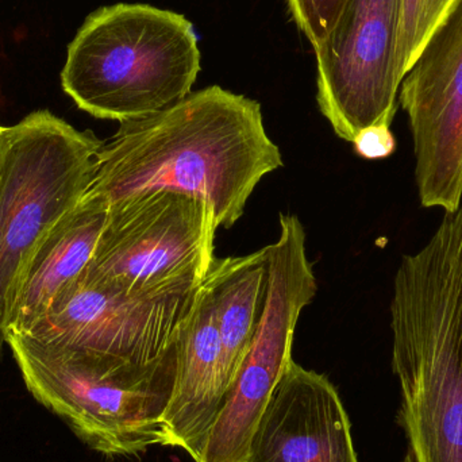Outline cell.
<instances>
[{"label":"cell","mask_w":462,"mask_h":462,"mask_svg":"<svg viewBox=\"0 0 462 462\" xmlns=\"http://www.w3.org/2000/svg\"><path fill=\"white\" fill-rule=\"evenodd\" d=\"M282 165L260 103L213 86L121 122L103 141L87 195L108 208L143 192H181L206 200L218 226L230 229L257 184Z\"/></svg>","instance_id":"6da1fadb"},{"label":"cell","mask_w":462,"mask_h":462,"mask_svg":"<svg viewBox=\"0 0 462 462\" xmlns=\"http://www.w3.org/2000/svg\"><path fill=\"white\" fill-rule=\"evenodd\" d=\"M396 423L415 462H462V203L403 255L391 301Z\"/></svg>","instance_id":"7a4b0ae2"},{"label":"cell","mask_w":462,"mask_h":462,"mask_svg":"<svg viewBox=\"0 0 462 462\" xmlns=\"http://www.w3.org/2000/svg\"><path fill=\"white\" fill-rule=\"evenodd\" d=\"M32 398L62 420L89 449L130 457L165 447L164 415L178 371V337L148 364L43 344L8 333Z\"/></svg>","instance_id":"3957f363"},{"label":"cell","mask_w":462,"mask_h":462,"mask_svg":"<svg viewBox=\"0 0 462 462\" xmlns=\"http://www.w3.org/2000/svg\"><path fill=\"white\" fill-rule=\"evenodd\" d=\"M199 72L198 35L186 16L119 3L87 16L68 46L61 87L80 110L121 124L180 102Z\"/></svg>","instance_id":"277c9868"},{"label":"cell","mask_w":462,"mask_h":462,"mask_svg":"<svg viewBox=\"0 0 462 462\" xmlns=\"http://www.w3.org/2000/svg\"><path fill=\"white\" fill-rule=\"evenodd\" d=\"M49 110L7 127L0 165V360L5 323L22 271L49 230L80 203L102 148Z\"/></svg>","instance_id":"5b68a950"},{"label":"cell","mask_w":462,"mask_h":462,"mask_svg":"<svg viewBox=\"0 0 462 462\" xmlns=\"http://www.w3.org/2000/svg\"><path fill=\"white\" fill-rule=\"evenodd\" d=\"M216 214L206 200L151 191L116 200L86 274L129 292L197 287L210 271Z\"/></svg>","instance_id":"8992f818"},{"label":"cell","mask_w":462,"mask_h":462,"mask_svg":"<svg viewBox=\"0 0 462 462\" xmlns=\"http://www.w3.org/2000/svg\"><path fill=\"white\" fill-rule=\"evenodd\" d=\"M317 292L303 225L282 213L279 238L268 245V288L257 331L197 462L246 460L255 426L292 361L299 317Z\"/></svg>","instance_id":"52a82bcc"},{"label":"cell","mask_w":462,"mask_h":462,"mask_svg":"<svg viewBox=\"0 0 462 462\" xmlns=\"http://www.w3.org/2000/svg\"><path fill=\"white\" fill-rule=\"evenodd\" d=\"M402 24L403 0H347L314 49L318 106L346 143L365 127L393 124L404 78Z\"/></svg>","instance_id":"ba28073f"},{"label":"cell","mask_w":462,"mask_h":462,"mask_svg":"<svg viewBox=\"0 0 462 462\" xmlns=\"http://www.w3.org/2000/svg\"><path fill=\"white\" fill-rule=\"evenodd\" d=\"M198 287L129 292L84 272L23 336L135 364L152 363L176 341Z\"/></svg>","instance_id":"9c48e42d"},{"label":"cell","mask_w":462,"mask_h":462,"mask_svg":"<svg viewBox=\"0 0 462 462\" xmlns=\"http://www.w3.org/2000/svg\"><path fill=\"white\" fill-rule=\"evenodd\" d=\"M398 100L409 116L420 205L453 213L462 203V0L404 75Z\"/></svg>","instance_id":"30bf717a"},{"label":"cell","mask_w":462,"mask_h":462,"mask_svg":"<svg viewBox=\"0 0 462 462\" xmlns=\"http://www.w3.org/2000/svg\"><path fill=\"white\" fill-rule=\"evenodd\" d=\"M245 462H358L333 383L291 361L250 439Z\"/></svg>","instance_id":"8fae6325"},{"label":"cell","mask_w":462,"mask_h":462,"mask_svg":"<svg viewBox=\"0 0 462 462\" xmlns=\"http://www.w3.org/2000/svg\"><path fill=\"white\" fill-rule=\"evenodd\" d=\"M224 399L221 339L208 271L178 334L175 388L164 415L165 447L179 448L199 460Z\"/></svg>","instance_id":"7c38bea8"},{"label":"cell","mask_w":462,"mask_h":462,"mask_svg":"<svg viewBox=\"0 0 462 462\" xmlns=\"http://www.w3.org/2000/svg\"><path fill=\"white\" fill-rule=\"evenodd\" d=\"M107 208L84 195L46 236L27 261L5 323L8 333L26 334L57 298L88 268L106 224Z\"/></svg>","instance_id":"4fadbf2b"},{"label":"cell","mask_w":462,"mask_h":462,"mask_svg":"<svg viewBox=\"0 0 462 462\" xmlns=\"http://www.w3.org/2000/svg\"><path fill=\"white\" fill-rule=\"evenodd\" d=\"M210 274L226 393L252 346L263 314L268 288V246L246 255L216 258Z\"/></svg>","instance_id":"5bb4252c"},{"label":"cell","mask_w":462,"mask_h":462,"mask_svg":"<svg viewBox=\"0 0 462 462\" xmlns=\"http://www.w3.org/2000/svg\"><path fill=\"white\" fill-rule=\"evenodd\" d=\"M458 2L460 0H403L401 56L404 75Z\"/></svg>","instance_id":"9a60e30c"},{"label":"cell","mask_w":462,"mask_h":462,"mask_svg":"<svg viewBox=\"0 0 462 462\" xmlns=\"http://www.w3.org/2000/svg\"><path fill=\"white\" fill-rule=\"evenodd\" d=\"M346 3L347 0H287L293 22L314 49L330 34Z\"/></svg>","instance_id":"2e32d148"},{"label":"cell","mask_w":462,"mask_h":462,"mask_svg":"<svg viewBox=\"0 0 462 462\" xmlns=\"http://www.w3.org/2000/svg\"><path fill=\"white\" fill-rule=\"evenodd\" d=\"M352 143L356 154L365 160L388 159L396 152V138L388 125L365 127Z\"/></svg>","instance_id":"e0dca14e"},{"label":"cell","mask_w":462,"mask_h":462,"mask_svg":"<svg viewBox=\"0 0 462 462\" xmlns=\"http://www.w3.org/2000/svg\"><path fill=\"white\" fill-rule=\"evenodd\" d=\"M5 135H7V127L0 126V165H2L3 153H5Z\"/></svg>","instance_id":"ac0fdd59"},{"label":"cell","mask_w":462,"mask_h":462,"mask_svg":"<svg viewBox=\"0 0 462 462\" xmlns=\"http://www.w3.org/2000/svg\"><path fill=\"white\" fill-rule=\"evenodd\" d=\"M402 462H415L414 456H412V453L410 452V450H407L406 456H404L403 460Z\"/></svg>","instance_id":"d6986e66"}]
</instances>
